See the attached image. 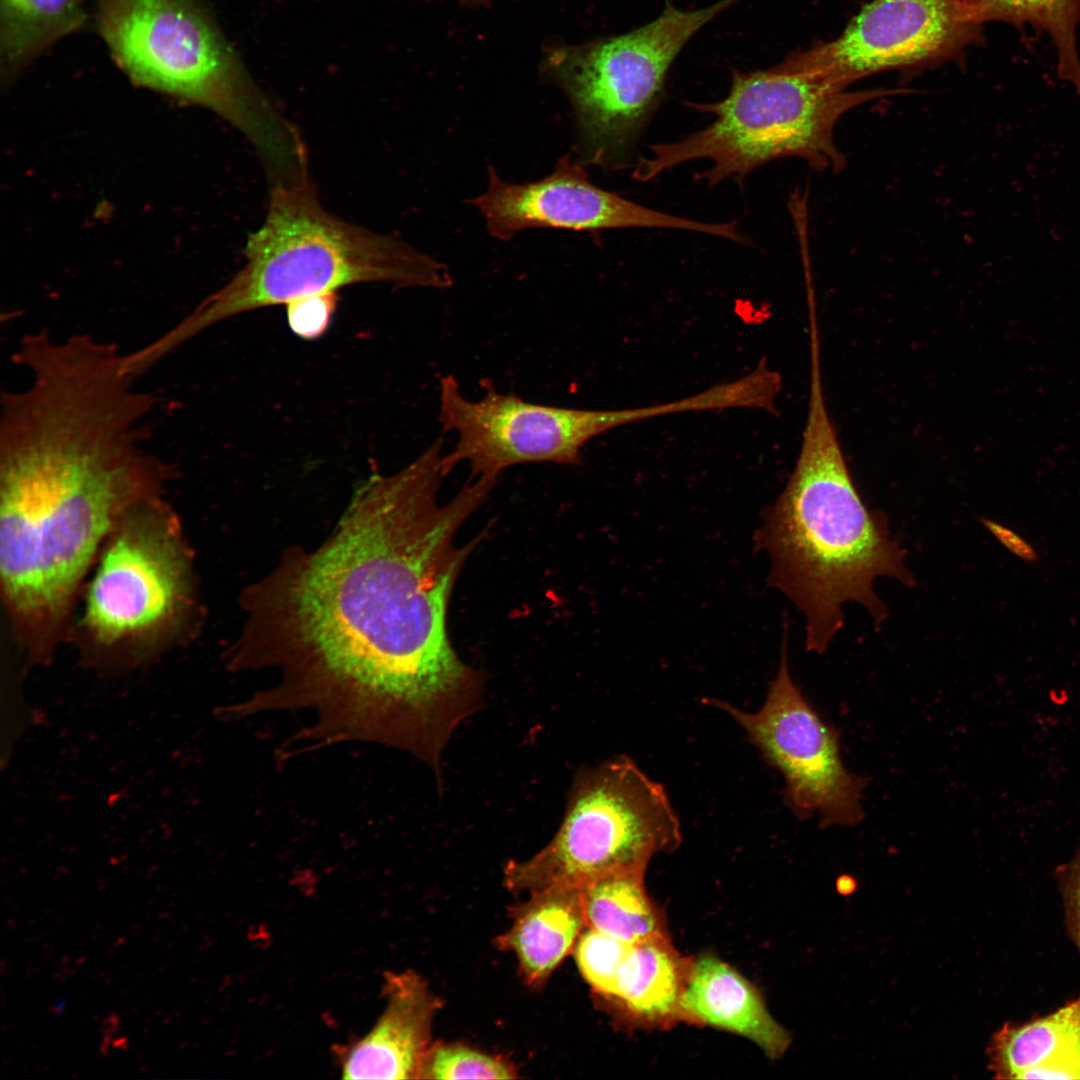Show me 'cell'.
I'll return each instance as SVG.
<instances>
[{"instance_id":"13","label":"cell","mask_w":1080,"mask_h":1080,"mask_svg":"<svg viewBox=\"0 0 1080 1080\" xmlns=\"http://www.w3.org/2000/svg\"><path fill=\"white\" fill-rule=\"evenodd\" d=\"M487 190L469 200L501 241L533 228L597 232L618 228H662L700 232L742 243L737 221L706 223L677 217L632 202L593 184L585 166L571 154L561 157L546 177L527 183L501 179L488 167Z\"/></svg>"},{"instance_id":"5","label":"cell","mask_w":1080,"mask_h":1080,"mask_svg":"<svg viewBox=\"0 0 1080 1080\" xmlns=\"http://www.w3.org/2000/svg\"><path fill=\"white\" fill-rule=\"evenodd\" d=\"M67 639L88 667L150 664L191 636L197 619L192 552L162 495L131 507L104 540Z\"/></svg>"},{"instance_id":"1","label":"cell","mask_w":1080,"mask_h":1080,"mask_svg":"<svg viewBox=\"0 0 1080 1080\" xmlns=\"http://www.w3.org/2000/svg\"><path fill=\"white\" fill-rule=\"evenodd\" d=\"M433 451L358 490L337 536L299 573L290 615L300 640L276 664L278 703L312 712L321 746L382 744L438 763L456 728L482 704V674L456 653L450 597L477 542L455 534L496 484L469 479L439 505Z\"/></svg>"},{"instance_id":"9","label":"cell","mask_w":1080,"mask_h":1080,"mask_svg":"<svg viewBox=\"0 0 1080 1080\" xmlns=\"http://www.w3.org/2000/svg\"><path fill=\"white\" fill-rule=\"evenodd\" d=\"M735 1L693 10L667 3L635 30L551 51L546 71L572 104L581 164L617 170L629 163L671 64L698 30Z\"/></svg>"},{"instance_id":"25","label":"cell","mask_w":1080,"mask_h":1080,"mask_svg":"<svg viewBox=\"0 0 1080 1080\" xmlns=\"http://www.w3.org/2000/svg\"><path fill=\"white\" fill-rule=\"evenodd\" d=\"M1069 935L1080 954V847L1056 870Z\"/></svg>"},{"instance_id":"3","label":"cell","mask_w":1080,"mask_h":1080,"mask_svg":"<svg viewBox=\"0 0 1080 1080\" xmlns=\"http://www.w3.org/2000/svg\"><path fill=\"white\" fill-rule=\"evenodd\" d=\"M792 474L762 513L754 542L770 560L768 583L806 620V649L824 653L844 624L842 606L862 605L880 625L888 616L875 578L915 585L884 512L869 510L849 471L829 416L820 355H810L809 398Z\"/></svg>"},{"instance_id":"24","label":"cell","mask_w":1080,"mask_h":1080,"mask_svg":"<svg viewBox=\"0 0 1080 1080\" xmlns=\"http://www.w3.org/2000/svg\"><path fill=\"white\" fill-rule=\"evenodd\" d=\"M337 304L336 291L296 298L285 304L288 326L299 338L318 339L328 330Z\"/></svg>"},{"instance_id":"11","label":"cell","mask_w":1080,"mask_h":1080,"mask_svg":"<svg viewBox=\"0 0 1080 1080\" xmlns=\"http://www.w3.org/2000/svg\"><path fill=\"white\" fill-rule=\"evenodd\" d=\"M734 719L765 761L784 779V802L799 819L819 817L823 828L853 826L863 818L866 779L844 765L839 733L806 700L792 679L787 638L781 662L759 710L705 700Z\"/></svg>"},{"instance_id":"15","label":"cell","mask_w":1080,"mask_h":1080,"mask_svg":"<svg viewBox=\"0 0 1080 1080\" xmlns=\"http://www.w3.org/2000/svg\"><path fill=\"white\" fill-rule=\"evenodd\" d=\"M683 1021L740 1035L770 1059L784 1055L791 1037L770 1014L759 991L737 970L705 954L690 960L681 1000Z\"/></svg>"},{"instance_id":"28","label":"cell","mask_w":1080,"mask_h":1080,"mask_svg":"<svg viewBox=\"0 0 1080 1080\" xmlns=\"http://www.w3.org/2000/svg\"><path fill=\"white\" fill-rule=\"evenodd\" d=\"M460 1H462L463 3H470V4H486L489 0H460Z\"/></svg>"},{"instance_id":"7","label":"cell","mask_w":1080,"mask_h":1080,"mask_svg":"<svg viewBox=\"0 0 1080 1080\" xmlns=\"http://www.w3.org/2000/svg\"><path fill=\"white\" fill-rule=\"evenodd\" d=\"M897 92L847 91L787 59L769 70L734 71L725 98L693 105L712 113L714 121L678 141L651 145L650 156L638 161L632 177L650 181L699 159L712 162L697 177L710 187L728 178L742 184L756 168L785 157L801 158L816 170L839 171L845 158L834 141L838 119L855 106Z\"/></svg>"},{"instance_id":"16","label":"cell","mask_w":1080,"mask_h":1080,"mask_svg":"<svg viewBox=\"0 0 1080 1080\" xmlns=\"http://www.w3.org/2000/svg\"><path fill=\"white\" fill-rule=\"evenodd\" d=\"M995 1079H1080V994L1024 1023H1005L987 1047Z\"/></svg>"},{"instance_id":"26","label":"cell","mask_w":1080,"mask_h":1080,"mask_svg":"<svg viewBox=\"0 0 1080 1080\" xmlns=\"http://www.w3.org/2000/svg\"><path fill=\"white\" fill-rule=\"evenodd\" d=\"M986 529L1012 554L1026 562H1035L1038 555L1035 549L1020 535L1011 529L989 519H982Z\"/></svg>"},{"instance_id":"14","label":"cell","mask_w":1080,"mask_h":1080,"mask_svg":"<svg viewBox=\"0 0 1080 1080\" xmlns=\"http://www.w3.org/2000/svg\"><path fill=\"white\" fill-rule=\"evenodd\" d=\"M385 1008L364 1036L337 1046L345 1079H419L440 1000L411 970L384 977Z\"/></svg>"},{"instance_id":"8","label":"cell","mask_w":1080,"mask_h":1080,"mask_svg":"<svg viewBox=\"0 0 1080 1080\" xmlns=\"http://www.w3.org/2000/svg\"><path fill=\"white\" fill-rule=\"evenodd\" d=\"M682 840L664 787L629 757L580 768L552 840L529 859L511 860L504 883L529 894L577 886L619 871H645L650 859Z\"/></svg>"},{"instance_id":"2","label":"cell","mask_w":1080,"mask_h":1080,"mask_svg":"<svg viewBox=\"0 0 1080 1080\" xmlns=\"http://www.w3.org/2000/svg\"><path fill=\"white\" fill-rule=\"evenodd\" d=\"M0 416L1 594L28 664H47L104 540L174 470L143 449L140 412L104 391L48 388Z\"/></svg>"},{"instance_id":"12","label":"cell","mask_w":1080,"mask_h":1080,"mask_svg":"<svg viewBox=\"0 0 1080 1080\" xmlns=\"http://www.w3.org/2000/svg\"><path fill=\"white\" fill-rule=\"evenodd\" d=\"M981 23L965 0H874L838 38L794 53L787 60L846 88L878 72L959 55L977 41Z\"/></svg>"},{"instance_id":"17","label":"cell","mask_w":1080,"mask_h":1080,"mask_svg":"<svg viewBox=\"0 0 1080 1080\" xmlns=\"http://www.w3.org/2000/svg\"><path fill=\"white\" fill-rule=\"evenodd\" d=\"M513 913L499 944L512 951L528 985H542L571 950L586 925L581 888L563 886L530 894Z\"/></svg>"},{"instance_id":"6","label":"cell","mask_w":1080,"mask_h":1080,"mask_svg":"<svg viewBox=\"0 0 1080 1080\" xmlns=\"http://www.w3.org/2000/svg\"><path fill=\"white\" fill-rule=\"evenodd\" d=\"M113 61L136 84L212 109L265 165L288 158L297 130L257 88L203 0H95Z\"/></svg>"},{"instance_id":"4","label":"cell","mask_w":1080,"mask_h":1080,"mask_svg":"<svg viewBox=\"0 0 1080 1080\" xmlns=\"http://www.w3.org/2000/svg\"><path fill=\"white\" fill-rule=\"evenodd\" d=\"M246 262L223 288L152 342L164 358L228 318L358 283L445 289L448 267L392 235L348 223L321 204L308 172L273 180Z\"/></svg>"},{"instance_id":"27","label":"cell","mask_w":1080,"mask_h":1080,"mask_svg":"<svg viewBox=\"0 0 1080 1080\" xmlns=\"http://www.w3.org/2000/svg\"><path fill=\"white\" fill-rule=\"evenodd\" d=\"M857 881L850 875H841L836 880V890L843 896L851 895L857 889Z\"/></svg>"},{"instance_id":"19","label":"cell","mask_w":1080,"mask_h":1080,"mask_svg":"<svg viewBox=\"0 0 1080 1080\" xmlns=\"http://www.w3.org/2000/svg\"><path fill=\"white\" fill-rule=\"evenodd\" d=\"M84 0H0V71L13 80L88 21Z\"/></svg>"},{"instance_id":"23","label":"cell","mask_w":1080,"mask_h":1080,"mask_svg":"<svg viewBox=\"0 0 1080 1080\" xmlns=\"http://www.w3.org/2000/svg\"><path fill=\"white\" fill-rule=\"evenodd\" d=\"M631 947L613 936L588 927L576 942L578 967L592 989L604 999L613 1000L617 991L620 967Z\"/></svg>"},{"instance_id":"20","label":"cell","mask_w":1080,"mask_h":1080,"mask_svg":"<svg viewBox=\"0 0 1080 1080\" xmlns=\"http://www.w3.org/2000/svg\"><path fill=\"white\" fill-rule=\"evenodd\" d=\"M644 872H613L581 886L587 927L631 945L667 936L662 914L646 892Z\"/></svg>"},{"instance_id":"10","label":"cell","mask_w":1080,"mask_h":1080,"mask_svg":"<svg viewBox=\"0 0 1080 1080\" xmlns=\"http://www.w3.org/2000/svg\"><path fill=\"white\" fill-rule=\"evenodd\" d=\"M483 386L482 397L471 400L453 375L440 379L438 419L444 432L457 436L443 456L445 476L462 462L469 465L471 478L497 479L519 464L577 465L593 438L666 411L662 404L609 410L559 407L502 393L488 380Z\"/></svg>"},{"instance_id":"21","label":"cell","mask_w":1080,"mask_h":1080,"mask_svg":"<svg viewBox=\"0 0 1080 1080\" xmlns=\"http://www.w3.org/2000/svg\"><path fill=\"white\" fill-rule=\"evenodd\" d=\"M985 20L1031 23L1050 34L1059 55V74L1080 97V63L1076 51V26L1080 0H965Z\"/></svg>"},{"instance_id":"18","label":"cell","mask_w":1080,"mask_h":1080,"mask_svg":"<svg viewBox=\"0 0 1080 1080\" xmlns=\"http://www.w3.org/2000/svg\"><path fill=\"white\" fill-rule=\"evenodd\" d=\"M689 964L667 936L632 944L620 967L612 1001L629 1020L642 1026L683 1021L681 1000Z\"/></svg>"},{"instance_id":"22","label":"cell","mask_w":1080,"mask_h":1080,"mask_svg":"<svg viewBox=\"0 0 1080 1080\" xmlns=\"http://www.w3.org/2000/svg\"><path fill=\"white\" fill-rule=\"evenodd\" d=\"M517 1078L510 1064L458 1043H436L429 1049L419 1079H512Z\"/></svg>"}]
</instances>
